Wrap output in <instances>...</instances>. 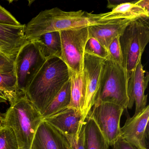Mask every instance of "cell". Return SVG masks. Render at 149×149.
<instances>
[{"label": "cell", "instance_id": "10", "mask_svg": "<svg viewBox=\"0 0 149 149\" xmlns=\"http://www.w3.org/2000/svg\"><path fill=\"white\" fill-rule=\"evenodd\" d=\"M149 106L128 118L121 128L120 136L139 149H148Z\"/></svg>", "mask_w": 149, "mask_h": 149}, {"label": "cell", "instance_id": "16", "mask_svg": "<svg viewBox=\"0 0 149 149\" xmlns=\"http://www.w3.org/2000/svg\"><path fill=\"white\" fill-rule=\"evenodd\" d=\"M31 41L36 45L46 61L54 57H61V44L60 32L47 33Z\"/></svg>", "mask_w": 149, "mask_h": 149}, {"label": "cell", "instance_id": "1", "mask_svg": "<svg viewBox=\"0 0 149 149\" xmlns=\"http://www.w3.org/2000/svg\"><path fill=\"white\" fill-rule=\"evenodd\" d=\"M101 14L80 11L65 12L58 8L41 11L25 26L27 41L47 33L61 32L74 29L104 24L109 21L101 20Z\"/></svg>", "mask_w": 149, "mask_h": 149}, {"label": "cell", "instance_id": "2", "mask_svg": "<svg viewBox=\"0 0 149 149\" xmlns=\"http://www.w3.org/2000/svg\"><path fill=\"white\" fill-rule=\"evenodd\" d=\"M69 79L65 63L58 57L50 58L32 80L25 95L42 115Z\"/></svg>", "mask_w": 149, "mask_h": 149}, {"label": "cell", "instance_id": "12", "mask_svg": "<svg viewBox=\"0 0 149 149\" xmlns=\"http://www.w3.org/2000/svg\"><path fill=\"white\" fill-rule=\"evenodd\" d=\"M30 149H71V147L65 135L42 120L36 132Z\"/></svg>", "mask_w": 149, "mask_h": 149}, {"label": "cell", "instance_id": "9", "mask_svg": "<svg viewBox=\"0 0 149 149\" xmlns=\"http://www.w3.org/2000/svg\"><path fill=\"white\" fill-rule=\"evenodd\" d=\"M105 60L85 53L83 71L86 81V92L82 111V121L84 123L96 101L101 86Z\"/></svg>", "mask_w": 149, "mask_h": 149}, {"label": "cell", "instance_id": "15", "mask_svg": "<svg viewBox=\"0 0 149 149\" xmlns=\"http://www.w3.org/2000/svg\"><path fill=\"white\" fill-rule=\"evenodd\" d=\"M134 19H119L109 21L104 24L89 26L88 27L89 38H95L108 50L111 42L121 36L126 27Z\"/></svg>", "mask_w": 149, "mask_h": 149}, {"label": "cell", "instance_id": "8", "mask_svg": "<svg viewBox=\"0 0 149 149\" xmlns=\"http://www.w3.org/2000/svg\"><path fill=\"white\" fill-rule=\"evenodd\" d=\"M124 110L115 104L97 102L89 112L88 116L94 119L109 146H113L120 136V119Z\"/></svg>", "mask_w": 149, "mask_h": 149}, {"label": "cell", "instance_id": "7", "mask_svg": "<svg viewBox=\"0 0 149 149\" xmlns=\"http://www.w3.org/2000/svg\"><path fill=\"white\" fill-rule=\"evenodd\" d=\"M46 61L32 41H28L21 48L14 61L13 68L19 93L25 94L32 80Z\"/></svg>", "mask_w": 149, "mask_h": 149}, {"label": "cell", "instance_id": "17", "mask_svg": "<svg viewBox=\"0 0 149 149\" xmlns=\"http://www.w3.org/2000/svg\"><path fill=\"white\" fill-rule=\"evenodd\" d=\"M136 1H135L122 3L112 9L111 12L101 14V20L105 21L119 19H136L140 17H149V14L136 5Z\"/></svg>", "mask_w": 149, "mask_h": 149}, {"label": "cell", "instance_id": "25", "mask_svg": "<svg viewBox=\"0 0 149 149\" xmlns=\"http://www.w3.org/2000/svg\"><path fill=\"white\" fill-rule=\"evenodd\" d=\"M0 24L19 26L21 24L8 11L0 5Z\"/></svg>", "mask_w": 149, "mask_h": 149}, {"label": "cell", "instance_id": "23", "mask_svg": "<svg viewBox=\"0 0 149 149\" xmlns=\"http://www.w3.org/2000/svg\"><path fill=\"white\" fill-rule=\"evenodd\" d=\"M85 53L94 55L104 60L110 58L108 50L93 37H90L88 40L85 46Z\"/></svg>", "mask_w": 149, "mask_h": 149}, {"label": "cell", "instance_id": "21", "mask_svg": "<svg viewBox=\"0 0 149 149\" xmlns=\"http://www.w3.org/2000/svg\"><path fill=\"white\" fill-rule=\"evenodd\" d=\"M20 93L18 92L17 80L14 70L0 73V102L8 101L12 103Z\"/></svg>", "mask_w": 149, "mask_h": 149}, {"label": "cell", "instance_id": "27", "mask_svg": "<svg viewBox=\"0 0 149 149\" xmlns=\"http://www.w3.org/2000/svg\"><path fill=\"white\" fill-rule=\"evenodd\" d=\"M14 61L5 56H0V73H8L13 70Z\"/></svg>", "mask_w": 149, "mask_h": 149}, {"label": "cell", "instance_id": "4", "mask_svg": "<svg viewBox=\"0 0 149 149\" xmlns=\"http://www.w3.org/2000/svg\"><path fill=\"white\" fill-rule=\"evenodd\" d=\"M149 17L135 19L119 37L123 65L128 77L134 71L149 41Z\"/></svg>", "mask_w": 149, "mask_h": 149}, {"label": "cell", "instance_id": "5", "mask_svg": "<svg viewBox=\"0 0 149 149\" xmlns=\"http://www.w3.org/2000/svg\"><path fill=\"white\" fill-rule=\"evenodd\" d=\"M128 73L124 67L110 58L105 60L101 86L95 103H111L124 110L128 109Z\"/></svg>", "mask_w": 149, "mask_h": 149}, {"label": "cell", "instance_id": "14", "mask_svg": "<svg viewBox=\"0 0 149 149\" xmlns=\"http://www.w3.org/2000/svg\"><path fill=\"white\" fill-rule=\"evenodd\" d=\"M80 111L68 108L66 109L44 119L67 138H77L79 136L84 123Z\"/></svg>", "mask_w": 149, "mask_h": 149}, {"label": "cell", "instance_id": "13", "mask_svg": "<svg viewBox=\"0 0 149 149\" xmlns=\"http://www.w3.org/2000/svg\"><path fill=\"white\" fill-rule=\"evenodd\" d=\"M25 26L0 24V52L13 61L28 41L25 34Z\"/></svg>", "mask_w": 149, "mask_h": 149}, {"label": "cell", "instance_id": "28", "mask_svg": "<svg viewBox=\"0 0 149 149\" xmlns=\"http://www.w3.org/2000/svg\"><path fill=\"white\" fill-rule=\"evenodd\" d=\"M113 149H139L120 136L113 145Z\"/></svg>", "mask_w": 149, "mask_h": 149}, {"label": "cell", "instance_id": "20", "mask_svg": "<svg viewBox=\"0 0 149 149\" xmlns=\"http://www.w3.org/2000/svg\"><path fill=\"white\" fill-rule=\"evenodd\" d=\"M70 79L57 93L42 115L44 120L68 107L70 102Z\"/></svg>", "mask_w": 149, "mask_h": 149}, {"label": "cell", "instance_id": "30", "mask_svg": "<svg viewBox=\"0 0 149 149\" xmlns=\"http://www.w3.org/2000/svg\"><path fill=\"white\" fill-rule=\"evenodd\" d=\"M129 1H108V5H107V8L109 9H113L116 8V7L118 6V5L122 4V3H125V2H128Z\"/></svg>", "mask_w": 149, "mask_h": 149}, {"label": "cell", "instance_id": "26", "mask_svg": "<svg viewBox=\"0 0 149 149\" xmlns=\"http://www.w3.org/2000/svg\"><path fill=\"white\" fill-rule=\"evenodd\" d=\"M71 145V149H85L84 148V122L82 126L79 136L74 138H67Z\"/></svg>", "mask_w": 149, "mask_h": 149}, {"label": "cell", "instance_id": "18", "mask_svg": "<svg viewBox=\"0 0 149 149\" xmlns=\"http://www.w3.org/2000/svg\"><path fill=\"white\" fill-rule=\"evenodd\" d=\"M85 149H108L109 145L94 119L88 116L84 121Z\"/></svg>", "mask_w": 149, "mask_h": 149}, {"label": "cell", "instance_id": "24", "mask_svg": "<svg viewBox=\"0 0 149 149\" xmlns=\"http://www.w3.org/2000/svg\"><path fill=\"white\" fill-rule=\"evenodd\" d=\"M119 37H117L111 42L109 46L108 51L110 58L119 65H123V57L120 46Z\"/></svg>", "mask_w": 149, "mask_h": 149}, {"label": "cell", "instance_id": "11", "mask_svg": "<svg viewBox=\"0 0 149 149\" xmlns=\"http://www.w3.org/2000/svg\"><path fill=\"white\" fill-rule=\"evenodd\" d=\"M142 64V59L139 61L134 71L129 76L127 87L129 104L128 109H132L136 104L135 114L143 110L146 106L147 95H145L149 82V74Z\"/></svg>", "mask_w": 149, "mask_h": 149}, {"label": "cell", "instance_id": "22", "mask_svg": "<svg viewBox=\"0 0 149 149\" xmlns=\"http://www.w3.org/2000/svg\"><path fill=\"white\" fill-rule=\"evenodd\" d=\"M0 149H19L12 128L1 124H0Z\"/></svg>", "mask_w": 149, "mask_h": 149}, {"label": "cell", "instance_id": "29", "mask_svg": "<svg viewBox=\"0 0 149 149\" xmlns=\"http://www.w3.org/2000/svg\"><path fill=\"white\" fill-rule=\"evenodd\" d=\"M136 5L144 10L147 13L149 14V0H139L136 1Z\"/></svg>", "mask_w": 149, "mask_h": 149}, {"label": "cell", "instance_id": "19", "mask_svg": "<svg viewBox=\"0 0 149 149\" xmlns=\"http://www.w3.org/2000/svg\"><path fill=\"white\" fill-rule=\"evenodd\" d=\"M70 102L68 108L76 109L82 113L86 92V81L84 71L79 74H70ZM82 114V113H81Z\"/></svg>", "mask_w": 149, "mask_h": 149}, {"label": "cell", "instance_id": "32", "mask_svg": "<svg viewBox=\"0 0 149 149\" xmlns=\"http://www.w3.org/2000/svg\"><path fill=\"white\" fill-rule=\"evenodd\" d=\"M1 55L5 56V55H4V54H1V52H0V56H1Z\"/></svg>", "mask_w": 149, "mask_h": 149}, {"label": "cell", "instance_id": "3", "mask_svg": "<svg viewBox=\"0 0 149 149\" xmlns=\"http://www.w3.org/2000/svg\"><path fill=\"white\" fill-rule=\"evenodd\" d=\"M2 115L0 124L12 128L18 141L19 149H30L36 132L43 120L25 94H20L10 104Z\"/></svg>", "mask_w": 149, "mask_h": 149}, {"label": "cell", "instance_id": "31", "mask_svg": "<svg viewBox=\"0 0 149 149\" xmlns=\"http://www.w3.org/2000/svg\"><path fill=\"white\" fill-rule=\"evenodd\" d=\"M2 115H1V112H0V123H1V120H2Z\"/></svg>", "mask_w": 149, "mask_h": 149}, {"label": "cell", "instance_id": "6", "mask_svg": "<svg viewBox=\"0 0 149 149\" xmlns=\"http://www.w3.org/2000/svg\"><path fill=\"white\" fill-rule=\"evenodd\" d=\"M61 44L60 59L70 74L83 72L85 48L89 38L88 27L60 32Z\"/></svg>", "mask_w": 149, "mask_h": 149}]
</instances>
